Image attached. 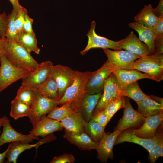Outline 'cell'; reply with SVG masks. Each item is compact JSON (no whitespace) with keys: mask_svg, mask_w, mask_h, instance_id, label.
Instances as JSON below:
<instances>
[{"mask_svg":"<svg viewBox=\"0 0 163 163\" xmlns=\"http://www.w3.org/2000/svg\"><path fill=\"white\" fill-rule=\"evenodd\" d=\"M117 43L121 50L124 49L141 57L151 54L148 46L132 31L125 38L117 41Z\"/></svg>","mask_w":163,"mask_h":163,"instance_id":"9a60e30c","label":"cell"},{"mask_svg":"<svg viewBox=\"0 0 163 163\" xmlns=\"http://www.w3.org/2000/svg\"><path fill=\"white\" fill-rule=\"evenodd\" d=\"M120 96H122L121 91L118 86L117 78L112 72L105 82L102 94L93 113L104 110L109 102Z\"/></svg>","mask_w":163,"mask_h":163,"instance_id":"7c38bea8","label":"cell"},{"mask_svg":"<svg viewBox=\"0 0 163 163\" xmlns=\"http://www.w3.org/2000/svg\"><path fill=\"white\" fill-rule=\"evenodd\" d=\"M121 95L133 99L136 103L149 97V96L147 95L142 91L137 81L128 85L121 91Z\"/></svg>","mask_w":163,"mask_h":163,"instance_id":"4dcf8cb0","label":"cell"},{"mask_svg":"<svg viewBox=\"0 0 163 163\" xmlns=\"http://www.w3.org/2000/svg\"><path fill=\"white\" fill-rule=\"evenodd\" d=\"M65 130L75 133L85 132L86 122L78 112L71 113L59 121Z\"/></svg>","mask_w":163,"mask_h":163,"instance_id":"603a6c76","label":"cell"},{"mask_svg":"<svg viewBox=\"0 0 163 163\" xmlns=\"http://www.w3.org/2000/svg\"><path fill=\"white\" fill-rule=\"evenodd\" d=\"M103 92L102 91L94 94L86 93L81 100L76 103L78 111L80 113L86 122L91 120L94 111Z\"/></svg>","mask_w":163,"mask_h":163,"instance_id":"ffe728a7","label":"cell"},{"mask_svg":"<svg viewBox=\"0 0 163 163\" xmlns=\"http://www.w3.org/2000/svg\"><path fill=\"white\" fill-rule=\"evenodd\" d=\"M163 121V110L157 114L146 117L140 128L134 129L135 133L141 137L152 138L154 137L157 128Z\"/></svg>","mask_w":163,"mask_h":163,"instance_id":"d6986e66","label":"cell"},{"mask_svg":"<svg viewBox=\"0 0 163 163\" xmlns=\"http://www.w3.org/2000/svg\"><path fill=\"white\" fill-rule=\"evenodd\" d=\"M11 143H9L8 146L6 150L2 153H0V163H3L4 162V160L6 158L7 153L10 147Z\"/></svg>","mask_w":163,"mask_h":163,"instance_id":"bcb514c9","label":"cell"},{"mask_svg":"<svg viewBox=\"0 0 163 163\" xmlns=\"http://www.w3.org/2000/svg\"><path fill=\"white\" fill-rule=\"evenodd\" d=\"M107 58V61L112 68L132 70L135 61L140 56L126 50L113 51L109 49H103Z\"/></svg>","mask_w":163,"mask_h":163,"instance_id":"5b68a950","label":"cell"},{"mask_svg":"<svg viewBox=\"0 0 163 163\" xmlns=\"http://www.w3.org/2000/svg\"><path fill=\"white\" fill-rule=\"evenodd\" d=\"M91 120L104 127L109 122L104 110L93 113Z\"/></svg>","mask_w":163,"mask_h":163,"instance_id":"74e56055","label":"cell"},{"mask_svg":"<svg viewBox=\"0 0 163 163\" xmlns=\"http://www.w3.org/2000/svg\"><path fill=\"white\" fill-rule=\"evenodd\" d=\"M31 107L15 98L11 102L10 115L15 120L28 117L30 111Z\"/></svg>","mask_w":163,"mask_h":163,"instance_id":"d6a6232c","label":"cell"},{"mask_svg":"<svg viewBox=\"0 0 163 163\" xmlns=\"http://www.w3.org/2000/svg\"><path fill=\"white\" fill-rule=\"evenodd\" d=\"M105 127L97 122L91 120L86 123L85 132L93 141L99 144L106 133Z\"/></svg>","mask_w":163,"mask_h":163,"instance_id":"1f68e13d","label":"cell"},{"mask_svg":"<svg viewBox=\"0 0 163 163\" xmlns=\"http://www.w3.org/2000/svg\"><path fill=\"white\" fill-rule=\"evenodd\" d=\"M16 42L30 53L32 52L37 54L40 53V49L37 46V40L35 33L23 32L18 35Z\"/></svg>","mask_w":163,"mask_h":163,"instance_id":"83f0119b","label":"cell"},{"mask_svg":"<svg viewBox=\"0 0 163 163\" xmlns=\"http://www.w3.org/2000/svg\"><path fill=\"white\" fill-rule=\"evenodd\" d=\"M63 127L60 121L47 117H42L33 126L30 134L43 138L53 132L61 131Z\"/></svg>","mask_w":163,"mask_h":163,"instance_id":"e0dca14e","label":"cell"},{"mask_svg":"<svg viewBox=\"0 0 163 163\" xmlns=\"http://www.w3.org/2000/svg\"><path fill=\"white\" fill-rule=\"evenodd\" d=\"M37 89L22 85L18 91L15 98L31 106Z\"/></svg>","mask_w":163,"mask_h":163,"instance_id":"836d02e7","label":"cell"},{"mask_svg":"<svg viewBox=\"0 0 163 163\" xmlns=\"http://www.w3.org/2000/svg\"><path fill=\"white\" fill-rule=\"evenodd\" d=\"M156 141L155 136L151 138L141 137L135 133L134 129L130 128L121 131L117 137L114 145L125 142H129L141 146L149 152L155 144Z\"/></svg>","mask_w":163,"mask_h":163,"instance_id":"44dd1931","label":"cell"},{"mask_svg":"<svg viewBox=\"0 0 163 163\" xmlns=\"http://www.w3.org/2000/svg\"><path fill=\"white\" fill-rule=\"evenodd\" d=\"M63 137L81 150H96L99 144L93 141L85 132L76 133L65 130Z\"/></svg>","mask_w":163,"mask_h":163,"instance_id":"7402d4cb","label":"cell"},{"mask_svg":"<svg viewBox=\"0 0 163 163\" xmlns=\"http://www.w3.org/2000/svg\"><path fill=\"white\" fill-rule=\"evenodd\" d=\"M17 12L13 9L8 16V23L5 38L8 40L16 42L18 34L15 25V18Z\"/></svg>","mask_w":163,"mask_h":163,"instance_id":"d590c367","label":"cell"},{"mask_svg":"<svg viewBox=\"0 0 163 163\" xmlns=\"http://www.w3.org/2000/svg\"><path fill=\"white\" fill-rule=\"evenodd\" d=\"M60 107H55L46 116L50 118L60 121L69 114L78 112L74 102L71 101L66 102Z\"/></svg>","mask_w":163,"mask_h":163,"instance_id":"f546056e","label":"cell"},{"mask_svg":"<svg viewBox=\"0 0 163 163\" xmlns=\"http://www.w3.org/2000/svg\"><path fill=\"white\" fill-rule=\"evenodd\" d=\"M152 5L150 4L145 5L134 17V20L142 26L152 28L157 22L158 17L154 14Z\"/></svg>","mask_w":163,"mask_h":163,"instance_id":"d4e9b609","label":"cell"},{"mask_svg":"<svg viewBox=\"0 0 163 163\" xmlns=\"http://www.w3.org/2000/svg\"><path fill=\"white\" fill-rule=\"evenodd\" d=\"M37 90L42 95L49 99L56 101L59 99L57 85L51 75L39 86Z\"/></svg>","mask_w":163,"mask_h":163,"instance_id":"4316f807","label":"cell"},{"mask_svg":"<svg viewBox=\"0 0 163 163\" xmlns=\"http://www.w3.org/2000/svg\"><path fill=\"white\" fill-rule=\"evenodd\" d=\"M0 64V94L13 83L30 73L14 65L4 55L1 56Z\"/></svg>","mask_w":163,"mask_h":163,"instance_id":"277c9868","label":"cell"},{"mask_svg":"<svg viewBox=\"0 0 163 163\" xmlns=\"http://www.w3.org/2000/svg\"><path fill=\"white\" fill-rule=\"evenodd\" d=\"M156 141L155 144L149 152L148 158L151 163H154L160 157L163 156V122L157 128L155 136Z\"/></svg>","mask_w":163,"mask_h":163,"instance_id":"f1b7e54d","label":"cell"},{"mask_svg":"<svg viewBox=\"0 0 163 163\" xmlns=\"http://www.w3.org/2000/svg\"><path fill=\"white\" fill-rule=\"evenodd\" d=\"M75 160V157L70 154H64L55 156L52 160L50 163H73Z\"/></svg>","mask_w":163,"mask_h":163,"instance_id":"f35d334b","label":"cell"},{"mask_svg":"<svg viewBox=\"0 0 163 163\" xmlns=\"http://www.w3.org/2000/svg\"><path fill=\"white\" fill-rule=\"evenodd\" d=\"M133 69L142 72L159 82L163 79V54H154L142 56L134 62Z\"/></svg>","mask_w":163,"mask_h":163,"instance_id":"7a4b0ae2","label":"cell"},{"mask_svg":"<svg viewBox=\"0 0 163 163\" xmlns=\"http://www.w3.org/2000/svg\"><path fill=\"white\" fill-rule=\"evenodd\" d=\"M121 131H114L105 133L96 149L97 152V158L102 163H107L108 159L114 158L113 148L117 137Z\"/></svg>","mask_w":163,"mask_h":163,"instance_id":"2e32d148","label":"cell"},{"mask_svg":"<svg viewBox=\"0 0 163 163\" xmlns=\"http://www.w3.org/2000/svg\"><path fill=\"white\" fill-rule=\"evenodd\" d=\"M27 12L25 8L21 6L17 13L15 18V25L18 35L24 31V25L25 17Z\"/></svg>","mask_w":163,"mask_h":163,"instance_id":"8d00e7d4","label":"cell"},{"mask_svg":"<svg viewBox=\"0 0 163 163\" xmlns=\"http://www.w3.org/2000/svg\"><path fill=\"white\" fill-rule=\"evenodd\" d=\"M153 11L158 17L163 14V0H159L158 5L155 8H153Z\"/></svg>","mask_w":163,"mask_h":163,"instance_id":"ee69618b","label":"cell"},{"mask_svg":"<svg viewBox=\"0 0 163 163\" xmlns=\"http://www.w3.org/2000/svg\"><path fill=\"white\" fill-rule=\"evenodd\" d=\"M57 139L54 133H51L46 137L40 139L37 142L34 144L25 143L20 141H15L11 142V145L6 155V163H16L19 155L26 150L35 148L37 150L38 147L43 144L50 142Z\"/></svg>","mask_w":163,"mask_h":163,"instance_id":"8fae6325","label":"cell"},{"mask_svg":"<svg viewBox=\"0 0 163 163\" xmlns=\"http://www.w3.org/2000/svg\"><path fill=\"white\" fill-rule=\"evenodd\" d=\"M75 76L71 85L66 90L62 98L57 101L58 105L71 101L78 102L86 93L87 84L91 72L75 70Z\"/></svg>","mask_w":163,"mask_h":163,"instance_id":"3957f363","label":"cell"},{"mask_svg":"<svg viewBox=\"0 0 163 163\" xmlns=\"http://www.w3.org/2000/svg\"><path fill=\"white\" fill-rule=\"evenodd\" d=\"M12 4L13 9L17 12L20 10L21 6L18 0H9Z\"/></svg>","mask_w":163,"mask_h":163,"instance_id":"f6af8a7d","label":"cell"},{"mask_svg":"<svg viewBox=\"0 0 163 163\" xmlns=\"http://www.w3.org/2000/svg\"><path fill=\"white\" fill-rule=\"evenodd\" d=\"M51 75L57 85L60 100L66 90L72 83L75 76V70L61 65H53Z\"/></svg>","mask_w":163,"mask_h":163,"instance_id":"5bb4252c","label":"cell"},{"mask_svg":"<svg viewBox=\"0 0 163 163\" xmlns=\"http://www.w3.org/2000/svg\"><path fill=\"white\" fill-rule=\"evenodd\" d=\"M126 103V97L120 96L109 102L104 110L109 121L120 109L123 108Z\"/></svg>","mask_w":163,"mask_h":163,"instance_id":"e575fe53","label":"cell"},{"mask_svg":"<svg viewBox=\"0 0 163 163\" xmlns=\"http://www.w3.org/2000/svg\"><path fill=\"white\" fill-rule=\"evenodd\" d=\"M57 101L49 99L42 95L37 90L33 102L28 116L33 126L42 117L48 114L56 106Z\"/></svg>","mask_w":163,"mask_h":163,"instance_id":"8992f818","label":"cell"},{"mask_svg":"<svg viewBox=\"0 0 163 163\" xmlns=\"http://www.w3.org/2000/svg\"><path fill=\"white\" fill-rule=\"evenodd\" d=\"M154 54H163V36L155 37Z\"/></svg>","mask_w":163,"mask_h":163,"instance_id":"7bdbcfd3","label":"cell"},{"mask_svg":"<svg viewBox=\"0 0 163 163\" xmlns=\"http://www.w3.org/2000/svg\"><path fill=\"white\" fill-rule=\"evenodd\" d=\"M53 65L52 62L49 60L39 63L35 71L22 79V85L37 89L51 75Z\"/></svg>","mask_w":163,"mask_h":163,"instance_id":"4fadbf2b","label":"cell"},{"mask_svg":"<svg viewBox=\"0 0 163 163\" xmlns=\"http://www.w3.org/2000/svg\"><path fill=\"white\" fill-rule=\"evenodd\" d=\"M113 73L115 75L118 85L121 91L123 90L129 84L144 78L153 80L150 75L143 73L135 69L124 70L112 68Z\"/></svg>","mask_w":163,"mask_h":163,"instance_id":"ac0fdd59","label":"cell"},{"mask_svg":"<svg viewBox=\"0 0 163 163\" xmlns=\"http://www.w3.org/2000/svg\"><path fill=\"white\" fill-rule=\"evenodd\" d=\"M4 55L14 66L29 72H34L39 63L30 53L16 42L7 40L4 43Z\"/></svg>","mask_w":163,"mask_h":163,"instance_id":"6da1fadb","label":"cell"},{"mask_svg":"<svg viewBox=\"0 0 163 163\" xmlns=\"http://www.w3.org/2000/svg\"><path fill=\"white\" fill-rule=\"evenodd\" d=\"M113 71L106 61L99 69L91 72L87 84L86 93L94 94L103 91L105 82Z\"/></svg>","mask_w":163,"mask_h":163,"instance_id":"ba28073f","label":"cell"},{"mask_svg":"<svg viewBox=\"0 0 163 163\" xmlns=\"http://www.w3.org/2000/svg\"><path fill=\"white\" fill-rule=\"evenodd\" d=\"M123 108V117L119 120L114 131H123L138 126L143 123L145 117L133 109L128 97H126V103Z\"/></svg>","mask_w":163,"mask_h":163,"instance_id":"52a82bcc","label":"cell"},{"mask_svg":"<svg viewBox=\"0 0 163 163\" xmlns=\"http://www.w3.org/2000/svg\"><path fill=\"white\" fill-rule=\"evenodd\" d=\"M8 23V16L5 12L0 14V37L5 38Z\"/></svg>","mask_w":163,"mask_h":163,"instance_id":"ab89813d","label":"cell"},{"mask_svg":"<svg viewBox=\"0 0 163 163\" xmlns=\"http://www.w3.org/2000/svg\"><path fill=\"white\" fill-rule=\"evenodd\" d=\"M152 29L155 37L163 36V14L158 17L157 21Z\"/></svg>","mask_w":163,"mask_h":163,"instance_id":"60d3db41","label":"cell"},{"mask_svg":"<svg viewBox=\"0 0 163 163\" xmlns=\"http://www.w3.org/2000/svg\"><path fill=\"white\" fill-rule=\"evenodd\" d=\"M0 61H1V57L0 56Z\"/></svg>","mask_w":163,"mask_h":163,"instance_id":"681fc988","label":"cell"},{"mask_svg":"<svg viewBox=\"0 0 163 163\" xmlns=\"http://www.w3.org/2000/svg\"><path fill=\"white\" fill-rule=\"evenodd\" d=\"M128 25L130 28L138 33L139 39L148 46L151 54H154L155 52V35L152 28L144 27L136 22L130 23Z\"/></svg>","mask_w":163,"mask_h":163,"instance_id":"cb8c5ba5","label":"cell"},{"mask_svg":"<svg viewBox=\"0 0 163 163\" xmlns=\"http://www.w3.org/2000/svg\"><path fill=\"white\" fill-rule=\"evenodd\" d=\"M4 122L3 129L0 135V149L1 147L7 143H11L15 141L29 143L34 140H39L38 136H33L30 134L24 135L15 130L10 123L9 119L5 115L3 116Z\"/></svg>","mask_w":163,"mask_h":163,"instance_id":"9c48e42d","label":"cell"},{"mask_svg":"<svg viewBox=\"0 0 163 163\" xmlns=\"http://www.w3.org/2000/svg\"><path fill=\"white\" fill-rule=\"evenodd\" d=\"M5 38L0 37V56L4 55V43Z\"/></svg>","mask_w":163,"mask_h":163,"instance_id":"7dc6e473","label":"cell"},{"mask_svg":"<svg viewBox=\"0 0 163 163\" xmlns=\"http://www.w3.org/2000/svg\"><path fill=\"white\" fill-rule=\"evenodd\" d=\"M96 23L92 21L89 30L86 35L88 36V43L85 49L80 52L82 55H85L90 50L95 48L104 49H112L114 50H122L118 46L117 41H115L97 34L95 32Z\"/></svg>","mask_w":163,"mask_h":163,"instance_id":"30bf717a","label":"cell"},{"mask_svg":"<svg viewBox=\"0 0 163 163\" xmlns=\"http://www.w3.org/2000/svg\"><path fill=\"white\" fill-rule=\"evenodd\" d=\"M33 19L30 18L27 13L25 17V21L24 25V31L31 34L35 33L32 28Z\"/></svg>","mask_w":163,"mask_h":163,"instance_id":"b9f144b4","label":"cell"},{"mask_svg":"<svg viewBox=\"0 0 163 163\" xmlns=\"http://www.w3.org/2000/svg\"><path fill=\"white\" fill-rule=\"evenodd\" d=\"M137 104V111L145 117L157 114L163 110V104L151 97L150 96Z\"/></svg>","mask_w":163,"mask_h":163,"instance_id":"484cf974","label":"cell"},{"mask_svg":"<svg viewBox=\"0 0 163 163\" xmlns=\"http://www.w3.org/2000/svg\"><path fill=\"white\" fill-rule=\"evenodd\" d=\"M4 122V117L3 116L1 117H0V135L1 134V128L2 127Z\"/></svg>","mask_w":163,"mask_h":163,"instance_id":"c3c4849f","label":"cell"}]
</instances>
